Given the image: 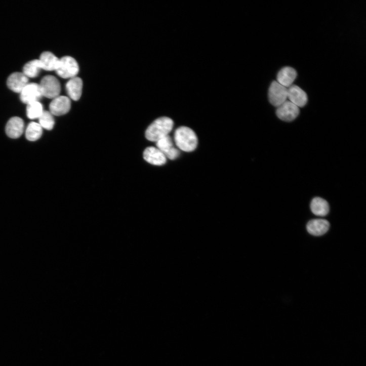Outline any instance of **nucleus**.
Wrapping results in <instances>:
<instances>
[{
    "instance_id": "nucleus-1",
    "label": "nucleus",
    "mask_w": 366,
    "mask_h": 366,
    "mask_svg": "<svg viewBox=\"0 0 366 366\" xmlns=\"http://www.w3.org/2000/svg\"><path fill=\"white\" fill-rule=\"evenodd\" d=\"M174 127V121L170 117H161L148 127L145 133L146 139L151 142H157L169 136Z\"/></svg>"
},
{
    "instance_id": "nucleus-2",
    "label": "nucleus",
    "mask_w": 366,
    "mask_h": 366,
    "mask_svg": "<svg viewBox=\"0 0 366 366\" xmlns=\"http://www.w3.org/2000/svg\"><path fill=\"white\" fill-rule=\"evenodd\" d=\"M174 141L179 149L187 152L195 150L198 144L195 133L190 128L185 127H180L176 130Z\"/></svg>"
},
{
    "instance_id": "nucleus-3",
    "label": "nucleus",
    "mask_w": 366,
    "mask_h": 366,
    "mask_svg": "<svg viewBox=\"0 0 366 366\" xmlns=\"http://www.w3.org/2000/svg\"><path fill=\"white\" fill-rule=\"evenodd\" d=\"M79 70L76 61L71 57L65 56L59 60L58 67L55 71L60 77L70 79L76 76Z\"/></svg>"
},
{
    "instance_id": "nucleus-4",
    "label": "nucleus",
    "mask_w": 366,
    "mask_h": 366,
    "mask_svg": "<svg viewBox=\"0 0 366 366\" xmlns=\"http://www.w3.org/2000/svg\"><path fill=\"white\" fill-rule=\"evenodd\" d=\"M39 85L43 96L53 99L60 95L61 85L56 77L46 76L42 79Z\"/></svg>"
},
{
    "instance_id": "nucleus-5",
    "label": "nucleus",
    "mask_w": 366,
    "mask_h": 366,
    "mask_svg": "<svg viewBox=\"0 0 366 366\" xmlns=\"http://www.w3.org/2000/svg\"><path fill=\"white\" fill-rule=\"evenodd\" d=\"M268 95L270 103L278 107L287 100L288 88L274 81L270 87Z\"/></svg>"
},
{
    "instance_id": "nucleus-6",
    "label": "nucleus",
    "mask_w": 366,
    "mask_h": 366,
    "mask_svg": "<svg viewBox=\"0 0 366 366\" xmlns=\"http://www.w3.org/2000/svg\"><path fill=\"white\" fill-rule=\"evenodd\" d=\"M300 113L299 107L290 101L287 100L277 107L276 114L282 120L291 121L297 117Z\"/></svg>"
},
{
    "instance_id": "nucleus-7",
    "label": "nucleus",
    "mask_w": 366,
    "mask_h": 366,
    "mask_svg": "<svg viewBox=\"0 0 366 366\" xmlns=\"http://www.w3.org/2000/svg\"><path fill=\"white\" fill-rule=\"evenodd\" d=\"M21 93L22 101L27 104L38 101L43 96L39 84H28Z\"/></svg>"
},
{
    "instance_id": "nucleus-8",
    "label": "nucleus",
    "mask_w": 366,
    "mask_h": 366,
    "mask_svg": "<svg viewBox=\"0 0 366 366\" xmlns=\"http://www.w3.org/2000/svg\"><path fill=\"white\" fill-rule=\"evenodd\" d=\"M71 105V100L69 97L59 95L53 99L50 105V112L53 115H63L69 111Z\"/></svg>"
},
{
    "instance_id": "nucleus-9",
    "label": "nucleus",
    "mask_w": 366,
    "mask_h": 366,
    "mask_svg": "<svg viewBox=\"0 0 366 366\" xmlns=\"http://www.w3.org/2000/svg\"><path fill=\"white\" fill-rule=\"evenodd\" d=\"M158 148L167 157L171 160L177 159L180 155L179 151L175 147L172 138L168 136L156 142Z\"/></svg>"
},
{
    "instance_id": "nucleus-10",
    "label": "nucleus",
    "mask_w": 366,
    "mask_h": 366,
    "mask_svg": "<svg viewBox=\"0 0 366 366\" xmlns=\"http://www.w3.org/2000/svg\"><path fill=\"white\" fill-rule=\"evenodd\" d=\"M144 159L148 163L157 166H161L166 164L167 157L156 147L147 148L143 154Z\"/></svg>"
},
{
    "instance_id": "nucleus-11",
    "label": "nucleus",
    "mask_w": 366,
    "mask_h": 366,
    "mask_svg": "<svg viewBox=\"0 0 366 366\" xmlns=\"http://www.w3.org/2000/svg\"><path fill=\"white\" fill-rule=\"evenodd\" d=\"M24 122L19 117L11 118L6 126V133L12 139L20 138L24 133Z\"/></svg>"
},
{
    "instance_id": "nucleus-12",
    "label": "nucleus",
    "mask_w": 366,
    "mask_h": 366,
    "mask_svg": "<svg viewBox=\"0 0 366 366\" xmlns=\"http://www.w3.org/2000/svg\"><path fill=\"white\" fill-rule=\"evenodd\" d=\"M288 98L299 107H304L308 101L306 93L296 85H292L288 89Z\"/></svg>"
},
{
    "instance_id": "nucleus-13",
    "label": "nucleus",
    "mask_w": 366,
    "mask_h": 366,
    "mask_svg": "<svg viewBox=\"0 0 366 366\" xmlns=\"http://www.w3.org/2000/svg\"><path fill=\"white\" fill-rule=\"evenodd\" d=\"M330 223L325 219H316L309 221L306 226L308 232L314 236H321L329 230Z\"/></svg>"
},
{
    "instance_id": "nucleus-14",
    "label": "nucleus",
    "mask_w": 366,
    "mask_h": 366,
    "mask_svg": "<svg viewBox=\"0 0 366 366\" xmlns=\"http://www.w3.org/2000/svg\"><path fill=\"white\" fill-rule=\"evenodd\" d=\"M8 87L13 91L21 93L28 84V78L23 73L15 72L11 74L8 79Z\"/></svg>"
},
{
    "instance_id": "nucleus-15",
    "label": "nucleus",
    "mask_w": 366,
    "mask_h": 366,
    "mask_svg": "<svg viewBox=\"0 0 366 366\" xmlns=\"http://www.w3.org/2000/svg\"><path fill=\"white\" fill-rule=\"evenodd\" d=\"M83 81L78 77L69 79L66 85V89L69 98L74 101L78 100L82 94Z\"/></svg>"
},
{
    "instance_id": "nucleus-16",
    "label": "nucleus",
    "mask_w": 366,
    "mask_h": 366,
    "mask_svg": "<svg viewBox=\"0 0 366 366\" xmlns=\"http://www.w3.org/2000/svg\"><path fill=\"white\" fill-rule=\"evenodd\" d=\"M297 76V73L295 69L290 67H286L278 72L277 77V82L288 88L292 86Z\"/></svg>"
},
{
    "instance_id": "nucleus-17",
    "label": "nucleus",
    "mask_w": 366,
    "mask_h": 366,
    "mask_svg": "<svg viewBox=\"0 0 366 366\" xmlns=\"http://www.w3.org/2000/svg\"><path fill=\"white\" fill-rule=\"evenodd\" d=\"M310 208L312 212L318 216H325L330 211V207L328 202L324 199L316 197L314 198L311 202Z\"/></svg>"
},
{
    "instance_id": "nucleus-18",
    "label": "nucleus",
    "mask_w": 366,
    "mask_h": 366,
    "mask_svg": "<svg viewBox=\"0 0 366 366\" xmlns=\"http://www.w3.org/2000/svg\"><path fill=\"white\" fill-rule=\"evenodd\" d=\"M59 60L55 55L49 52L43 53L39 59L43 69L47 71H56Z\"/></svg>"
},
{
    "instance_id": "nucleus-19",
    "label": "nucleus",
    "mask_w": 366,
    "mask_h": 366,
    "mask_svg": "<svg viewBox=\"0 0 366 366\" xmlns=\"http://www.w3.org/2000/svg\"><path fill=\"white\" fill-rule=\"evenodd\" d=\"M43 69L42 63L39 60H34L27 63L24 67L23 73L28 78H33L38 75Z\"/></svg>"
},
{
    "instance_id": "nucleus-20",
    "label": "nucleus",
    "mask_w": 366,
    "mask_h": 366,
    "mask_svg": "<svg viewBox=\"0 0 366 366\" xmlns=\"http://www.w3.org/2000/svg\"><path fill=\"white\" fill-rule=\"evenodd\" d=\"M43 128L39 124L32 122L28 126L26 137L28 140L34 142L38 140L42 136Z\"/></svg>"
},
{
    "instance_id": "nucleus-21",
    "label": "nucleus",
    "mask_w": 366,
    "mask_h": 366,
    "mask_svg": "<svg viewBox=\"0 0 366 366\" xmlns=\"http://www.w3.org/2000/svg\"><path fill=\"white\" fill-rule=\"evenodd\" d=\"M39 125L42 128L48 131L53 129L55 119L53 115L48 111H44L39 118Z\"/></svg>"
},
{
    "instance_id": "nucleus-22",
    "label": "nucleus",
    "mask_w": 366,
    "mask_h": 366,
    "mask_svg": "<svg viewBox=\"0 0 366 366\" xmlns=\"http://www.w3.org/2000/svg\"><path fill=\"white\" fill-rule=\"evenodd\" d=\"M44 111L43 106L39 101L28 104L27 114L30 119L39 118Z\"/></svg>"
}]
</instances>
